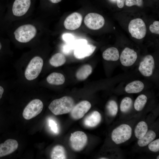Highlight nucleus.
<instances>
[{"instance_id": "obj_30", "label": "nucleus", "mask_w": 159, "mask_h": 159, "mask_svg": "<svg viewBox=\"0 0 159 159\" xmlns=\"http://www.w3.org/2000/svg\"><path fill=\"white\" fill-rule=\"evenodd\" d=\"M143 0H126L125 5L128 6H131L134 5L141 6L143 4Z\"/></svg>"}, {"instance_id": "obj_8", "label": "nucleus", "mask_w": 159, "mask_h": 159, "mask_svg": "<svg viewBox=\"0 0 159 159\" xmlns=\"http://www.w3.org/2000/svg\"><path fill=\"white\" fill-rule=\"evenodd\" d=\"M84 22L86 26L92 30H97L103 26L105 19L101 15L95 13L87 14L85 17Z\"/></svg>"}, {"instance_id": "obj_21", "label": "nucleus", "mask_w": 159, "mask_h": 159, "mask_svg": "<svg viewBox=\"0 0 159 159\" xmlns=\"http://www.w3.org/2000/svg\"><path fill=\"white\" fill-rule=\"evenodd\" d=\"M52 159H64L67 158L65 150L62 145H57L52 148L50 155Z\"/></svg>"}, {"instance_id": "obj_20", "label": "nucleus", "mask_w": 159, "mask_h": 159, "mask_svg": "<svg viewBox=\"0 0 159 159\" xmlns=\"http://www.w3.org/2000/svg\"><path fill=\"white\" fill-rule=\"evenodd\" d=\"M47 80L50 84L60 85L64 83L65 78L64 75L61 73L54 72L51 73L47 76Z\"/></svg>"}, {"instance_id": "obj_32", "label": "nucleus", "mask_w": 159, "mask_h": 159, "mask_svg": "<svg viewBox=\"0 0 159 159\" xmlns=\"http://www.w3.org/2000/svg\"><path fill=\"white\" fill-rule=\"evenodd\" d=\"M49 125L51 130L55 133L59 132V129L57 124L54 120L50 119L49 120Z\"/></svg>"}, {"instance_id": "obj_16", "label": "nucleus", "mask_w": 159, "mask_h": 159, "mask_svg": "<svg viewBox=\"0 0 159 159\" xmlns=\"http://www.w3.org/2000/svg\"><path fill=\"white\" fill-rule=\"evenodd\" d=\"M101 120V116L97 111H93L85 117L84 121L85 126L89 127H94L100 122Z\"/></svg>"}, {"instance_id": "obj_24", "label": "nucleus", "mask_w": 159, "mask_h": 159, "mask_svg": "<svg viewBox=\"0 0 159 159\" xmlns=\"http://www.w3.org/2000/svg\"><path fill=\"white\" fill-rule=\"evenodd\" d=\"M66 61L65 56L61 53H57L52 56L49 59V62L52 66L57 67L63 65Z\"/></svg>"}, {"instance_id": "obj_3", "label": "nucleus", "mask_w": 159, "mask_h": 159, "mask_svg": "<svg viewBox=\"0 0 159 159\" xmlns=\"http://www.w3.org/2000/svg\"><path fill=\"white\" fill-rule=\"evenodd\" d=\"M43 65V60L38 56L33 57L28 65L25 72V76L28 80L36 78L41 72Z\"/></svg>"}, {"instance_id": "obj_38", "label": "nucleus", "mask_w": 159, "mask_h": 159, "mask_svg": "<svg viewBox=\"0 0 159 159\" xmlns=\"http://www.w3.org/2000/svg\"><path fill=\"white\" fill-rule=\"evenodd\" d=\"M99 159H108V158H106L102 157V158H100Z\"/></svg>"}, {"instance_id": "obj_17", "label": "nucleus", "mask_w": 159, "mask_h": 159, "mask_svg": "<svg viewBox=\"0 0 159 159\" xmlns=\"http://www.w3.org/2000/svg\"><path fill=\"white\" fill-rule=\"evenodd\" d=\"M144 87V84L141 81L135 80L127 84L125 90L128 93H136L142 91Z\"/></svg>"}, {"instance_id": "obj_25", "label": "nucleus", "mask_w": 159, "mask_h": 159, "mask_svg": "<svg viewBox=\"0 0 159 159\" xmlns=\"http://www.w3.org/2000/svg\"><path fill=\"white\" fill-rule=\"evenodd\" d=\"M148 130V126L145 122H139L136 125L134 130L135 136L138 139L142 138L146 133Z\"/></svg>"}, {"instance_id": "obj_14", "label": "nucleus", "mask_w": 159, "mask_h": 159, "mask_svg": "<svg viewBox=\"0 0 159 159\" xmlns=\"http://www.w3.org/2000/svg\"><path fill=\"white\" fill-rule=\"evenodd\" d=\"M96 48V46L92 44H83L74 50V54L77 59H82L91 55Z\"/></svg>"}, {"instance_id": "obj_22", "label": "nucleus", "mask_w": 159, "mask_h": 159, "mask_svg": "<svg viewBox=\"0 0 159 159\" xmlns=\"http://www.w3.org/2000/svg\"><path fill=\"white\" fill-rule=\"evenodd\" d=\"M156 136V134L154 131L152 130L147 131L142 138L139 139L138 145L141 147L145 146L153 141L155 138Z\"/></svg>"}, {"instance_id": "obj_1", "label": "nucleus", "mask_w": 159, "mask_h": 159, "mask_svg": "<svg viewBox=\"0 0 159 159\" xmlns=\"http://www.w3.org/2000/svg\"><path fill=\"white\" fill-rule=\"evenodd\" d=\"M74 101L72 98L67 96L53 100L48 107L54 115H57L70 112L74 106Z\"/></svg>"}, {"instance_id": "obj_37", "label": "nucleus", "mask_w": 159, "mask_h": 159, "mask_svg": "<svg viewBox=\"0 0 159 159\" xmlns=\"http://www.w3.org/2000/svg\"><path fill=\"white\" fill-rule=\"evenodd\" d=\"M110 1L112 2H115L117 1V0H110Z\"/></svg>"}, {"instance_id": "obj_7", "label": "nucleus", "mask_w": 159, "mask_h": 159, "mask_svg": "<svg viewBox=\"0 0 159 159\" xmlns=\"http://www.w3.org/2000/svg\"><path fill=\"white\" fill-rule=\"evenodd\" d=\"M69 141L71 147L74 150L80 151L87 145V137L84 132L77 131L71 133Z\"/></svg>"}, {"instance_id": "obj_2", "label": "nucleus", "mask_w": 159, "mask_h": 159, "mask_svg": "<svg viewBox=\"0 0 159 159\" xmlns=\"http://www.w3.org/2000/svg\"><path fill=\"white\" fill-rule=\"evenodd\" d=\"M37 29L34 25L26 24L19 26L14 32L15 39L22 43L28 42L34 38L37 34Z\"/></svg>"}, {"instance_id": "obj_31", "label": "nucleus", "mask_w": 159, "mask_h": 159, "mask_svg": "<svg viewBox=\"0 0 159 159\" xmlns=\"http://www.w3.org/2000/svg\"><path fill=\"white\" fill-rule=\"evenodd\" d=\"M149 29L153 33L159 34V21H156L153 22L152 24L149 26Z\"/></svg>"}, {"instance_id": "obj_36", "label": "nucleus", "mask_w": 159, "mask_h": 159, "mask_svg": "<svg viewBox=\"0 0 159 159\" xmlns=\"http://www.w3.org/2000/svg\"><path fill=\"white\" fill-rule=\"evenodd\" d=\"M52 3H57L60 1L61 0H49Z\"/></svg>"}, {"instance_id": "obj_39", "label": "nucleus", "mask_w": 159, "mask_h": 159, "mask_svg": "<svg viewBox=\"0 0 159 159\" xmlns=\"http://www.w3.org/2000/svg\"><path fill=\"white\" fill-rule=\"evenodd\" d=\"M1 42H0V50L1 49Z\"/></svg>"}, {"instance_id": "obj_26", "label": "nucleus", "mask_w": 159, "mask_h": 159, "mask_svg": "<svg viewBox=\"0 0 159 159\" xmlns=\"http://www.w3.org/2000/svg\"><path fill=\"white\" fill-rule=\"evenodd\" d=\"M147 101L146 96L143 94L138 96L135 99L134 106L135 109L137 111L142 110L145 107Z\"/></svg>"}, {"instance_id": "obj_27", "label": "nucleus", "mask_w": 159, "mask_h": 159, "mask_svg": "<svg viewBox=\"0 0 159 159\" xmlns=\"http://www.w3.org/2000/svg\"><path fill=\"white\" fill-rule=\"evenodd\" d=\"M106 109L108 114L112 116H115L118 110L117 104L113 100L109 101L106 105Z\"/></svg>"}, {"instance_id": "obj_40", "label": "nucleus", "mask_w": 159, "mask_h": 159, "mask_svg": "<svg viewBox=\"0 0 159 159\" xmlns=\"http://www.w3.org/2000/svg\"><path fill=\"white\" fill-rule=\"evenodd\" d=\"M159 156L158 155V156L157 157V159H159Z\"/></svg>"}, {"instance_id": "obj_12", "label": "nucleus", "mask_w": 159, "mask_h": 159, "mask_svg": "<svg viewBox=\"0 0 159 159\" xmlns=\"http://www.w3.org/2000/svg\"><path fill=\"white\" fill-rule=\"evenodd\" d=\"M137 58V53L133 49L126 47L122 52L120 57V60L122 65L129 67L135 63Z\"/></svg>"}, {"instance_id": "obj_15", "label": "nucleus", "mask_w": 159, "mask_h": 159, "mask_svg": "<svg viewBox=\"0 0 159 159\" xmlns=\"http://www.w3.org/2000/svg\"><path fill=\"white\" fill-rule=\"evenodd\" d=\"M18 144L14 139H8L0 144V157L8 155L17 148Z\"/></svg>"}, {"instance_id": "obj_18", "label": "nucleus", "mask_w": 159, "mask_h": 159, "mask_svg": "<svg viewBox=\"0 0 159 159\" xmlns=\"http://www.w3.org/2000/svg\"><path fill=\"white\" fill-rule=\"evenodd\" d=\"M102 55L103 58L107 61H115L119 58L118 50L115 47L107 49L103 52Z\"/></svg>"}, {"instance_id": "obj_10", "label": "nucleus", "mask_w": 159, "mask_h": 159, "mask_svg": "<svg viewBox=\"0 0 159 159\" xmlns=\"http://www.w3.org/2000/svg\"><path fill=\"white\" fill-rule=\"evenodd\" d=\"M155 67V61L150 55L146 56L139 65L138 70L142 75L150 77L153 74Z\"/></svg>"}, {"instance_id": "obj_4", "label": "nucleus", "mask_w": 159, "mask_h": 159, "mask_svg": "<svg viewBox=\"0 0 159 159\" xmlns=\"http://www.w3.org/2000/svg\"><path fill=\"white\" fill-rule=\"evenodd\" d=\"M132 129L128 125L122 124L115 129L112 131L111 138L117 144L123 143L129 140L131 137Z\"/></svg>"}, {"instance_id": "obj_13", "label": "nucleus", "mask_w": 159, "mask_h": 159, "mask_svg": "<svg viewBox=\"0 0 159 159\" xmlns=\"http://www.w3.org/2000/svg\"><path fill=\"white\" fill-rule=\"evenodd\" d=\"M82 19V16L80 13L74 12L66 18L64 21V26L67 29H76L80 26Z\"/></svg>"}, {"instance_id": "obj_11", "label": "nucleus", "mask_w": 159, "mask_h": 159, "mask_svg": "<svg viewBox=\"0 0 159 159\" xmlns=\"http://www.w3.org/2000/svg\"><path fill=\"white\" fill-rule=\"evenodd\" d=\"M31 4V0H15L12 8L13 15L18 17L23 16L28 11Z\"/></svg>"}, {"instance_id": "obj_19", "label": "nucleus", "mask_w": 159, "mask_h": 159, "mask_svg": "<svg viewBox=\"0 0 159 159\" xmlns=\"http://www.w3.org/2000/svg\"><path fill=\"white\" fill-rule=\"evenodd\" d=\"M92 70V67L90 65L85 64L77 70L76 74V78L80 80H85L91 74Z\"/></svg>"}, {"instance_id": "obj_33", "label": "nucleus", "mask_w": 159, "mask_h": 159, "mask_svg": "<svg viewBox=\"0 0 159 159\" xmlns=\"http://www.w3.org/2000/svg\"><path fill=\"white\" fill-rule=\"evenodd\" d=\"M63 39L67 42L69 43L75 40V37L72 34L67 33L63 34L62 35Z\"/></svg>"}, {"instance_id": "obj_35", "label": "nucleus", "mask_w": 159, "mask_h": 159, "mask_svg": "<svg viewBox=\"0 0 159 159\" xmlns=\"http://www.w3.org/2000/svg\"><path fill=\"white\" fill-rule=\"evenodd\" d=\"M4 92V90L2 87L0 86V100L2 97Z\"/></svg>"}, {"instance_id": "obj_9", "label": "nucleus", "mask_w": 159, "mask_h": 159, "mask_svg": "<svg viewBox=\"0 0 159 159\" xmlns=\"http://www.w3.org/2000/svg\"><path fill=\"white\" fill-rule=\"evenodd\" d=\"M91 104L87 100L82 101L74 105L70 112L71 115L74 119L82 118L91 107Z\"/></svg>"}, {"instance_id": "obj_29", "label": "nucleus", "mask_w": 159, "mask_h": 159, "mask_svg": "<svg viewBox=\"0 0 159 159\" xmlns=\"http://www.w3.org/2000/svg\"><path fill=\"white\" fill-rule=\"evenodd\" d=\"M148 148L151 151L156 152L159 150V139H157L153 140L148 145Z\"/></svg>"}, {"instance_id": "obj_5", "label": "nucleus", "mask_w": 159, "mask_h": 159, "mask_svg": "<svg viewBox=\"0 0 159 159\" xmlns=\"http://www.w3.org/2000/svg\"><path fill=\"white\" fill-rule=\"evenodd\" d=\"M128 30L132 37L141 39L145 36L147 29L143 20L140 18H136L131 20L130 22Z\"/></svg>"}, {"instance_id": "obj_34", "label": "nucleus", "mask_w": 159, "mask_h": 159, "mask_svg": "<svg viewBox=\"0 0 159 159\" xmlns=\"http://www.w3.org/2000/svg\"><path fill=\"white\" fill-rule=\"evenodd\" d=\"M126 0H117V5L120 8H122L124 6Z\"/></svg>"}, {"instance_id": "obj_28", "label": "nucleus", "mask_w": 159, "mask_h": 159, "mask_svg": "<svg viewBox=\"0 0 159 159\" xmlns=\"http://www.w3.org/2000/svg\"><path fill=\"white\" fill-rule=\"evenodd\" d=\"M132 102L131 99L128 97L124 98L121 101L120 109L121 112H127L131 108Z\"/></svg>"}, {"instance_id": "obj_6", "label": "nucleus", "mask_w": 159, "mask_h": 159, "mask_svg": "<svg viewBox=\"0 0 159 159\" xmlns=\"http://www.w3.org/2000/svg\"><path fill=\"white\" fill-rule=\"evenodd\" d=\"M43 104L40 100L35 99L31 101L24 108L22 115L24 118L27 120L32 118L42 111Z\"/></svg>"}, {"instance_id": "obj_23", "label": "nucleus", "mask_w": 159, "mask_h": 159, "mask_svg": "<svg viewBox=\"0 0 159 159\" xmlns=\"http://www.w3.org/2000/svg\"><path fill=\"white\" fill-rule=\"evenodd\" d=\"M86 44H87V41L86 39L75 40L65 45L63 48V51L65 53L68 54L72 50H74L78 47Z\"/></svg>"}]
</instances>
